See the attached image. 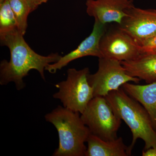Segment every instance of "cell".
I'll return each instance as SVG.
<instances>
[{"label": "cell", "instance_id": "cell-1", "mask_svg": "<svg viewBox=\"0 0 156 156\" xmlns=\"http://www.w3.org/2000/svg\"><path fill=\"white\" fill-rule=\"evenodd\" d=\"M23 36L17 30L0 38L1 45L8 47L11 54L9 61L4 59L0 63V85L5 86L13 82L18 91L26 87L23 78L31 70L37 71L45 81V68L62 57L58 53L47 56L38 54L25 41Z\"/></svg>", "mask_w": 156, "mask_h": 156}, {"label": "cell", "instance_id": "cell-2", "mask_svg": "<svg viewBox=\"0 0 156 156\" xmlns=\"http://www.w3.org/2000/svg\"><path fill=\"white\" fill-rule=\"evenodd\" d=\"M105 97L115 114L125 122L132 133V142L128 146V156L131 155L138 139L144 141V150L156 148V131L147 112L139 102L122 88L112 91Z\"/></svg>", "mask_w": 156, "mask_h": 156}, {"label": "cell", "instance_id": "cell-3", "mask_svg": "<svg viewBox=\"0 0 156 156\" xmlns=\"http://www.w3.org/2000/svg\"><path fill=\"white\" fill-rule=\"evenodd\" d=\"M45 119L53 124L58 132L59 144L53 156L85 155V143L91 133L80 113L58 105L45 115Z\"/></svg>", "mask_w": 156, "mask_h": 156}, {"label": "cell", "instance_id": "cell-4", "mask_svg": "<svg viewBox=\"0 0 156 156\" xmlns=\"http://www.w3.org/2000/svg\"><path fill=\"white\" fill-rule=\"evenodd\" d=\"M89 68L77 70L69 69L67 78L55 85L58 91L53 94L55 99L61 101L66 108L82 114L92 98L93 89L88 81Z\"/></svg>", "mask_w": 156, "mask_h": 156}, {"label": "cell", "instance_id": "cell-5", "mask_svg": "<svg viewBox=\"0 0 156 156\" xmlns=\"http://www.w3.org/2000/svg\"><path fill=\"white\" fill-rule=\"evenodd\" d=\"M81 119L91 134L105 140L118 138L122 120L113 110L105 97H94L89 101Z\"/></svg>", "mask_w": 156, "mask_h": 156}, {"label": "cell", "instance_id": "cell-6", "mask_svg": "<svg viewBox=\"0 0 156 156\" xmlns=\"http://www.w3.org/2000/svg\"><path fill=\"white\" fill-rule=\"evenodd\" d=\"M88 81L94 97H105L126 83H139L140 80L129 75L121 62L103 57L98 58V69L95 73L88 75Z\"/></svg>", "mask_w": 156, "mask_h": 156}, {"label": "cell", "instance_id": "cell-7", "mask_svg": "<svg viewBox=\"0 0 156 156\" xmlns=\"http://www.w3.org/2000/svg\"><path fill=\"white\" fill-rule=\"evenodd\" d=\"M100 48L103 57L120 62L133 60L143 53L140 46L118 25L106 30Z\"/></svg>", "mask_w": 156, "mask_h": 156}, {"label": "cell", "instance_id": "cell-8", "mask_svg": "<svg viewBox=\"0 0 156 156\" xmlns=\"http://www.w3.org/2000/svg\"><path fill=\"white\" fill-rule=\"evenodd\" d=\"M118 26L140 46L146 39L156 34V10L134 6L127 10Z\"/></svg>", "mask_w": 156, "mask_h": 156}, {"label": "cell", "instance_id": "cell-9", "mask_svg": "<svg viewBox=\"0 0 156 156\" xmlns=\"http://www.w3.org/2000/svg\"><path fill=\"white\" fill-rule=\"evenodd\" d=\"M106 24L95 20L93 30L91 34L83 41L77 48L62 56L58 61L48 65L45 68L51 73H55L58 70L66 66L71 62L87 56L103 57L100 48L101 39L106 30Z\"/></svg>", "mask_w": 156, "mask_h": 156}, {"label": "cell", "instance_id": "cell-10", "mask_svg": "<svg viewBox=\"0 0 156 156\" xmlns=\"http://www.w3.org/2000/svg\"><path fill=\"white\" fill-rule=\"evenodd\" d=\"M87 14L103 24L115 22L120 24L126 11L134 6V0H87Z\"/></svg>", "mask_w": 156, "mask_h": 156}, {"label": "cell", "instance_id": "cell-11", "mask_svg": "<svg viewBox=\"0 0 156 156\" xmlns=\"http://www.w3.org/2000/svg\"><path fill=\"white\" fill-rule=\"evenodd\" d=\"M129 75L147 83L156 81V53L145 52L133 60L121 62Z\"/></svg>", "mask_w": 156, "mask_h": 156}, {"label": "cell", "instance_id": "cell-12", "mask_svg": "<svg viewBox=\"0 0 156 156\" xmlns=\"http://www.w3.org/2000/svg\"><path fill=\"white\" fill-rule=\"evenodd\" d=\"M122 88L145 108L156 131V81L144 85L128 83Z\"/></svg>", "mask_w": 156, "mask_h": 156}, {"label": "cell", "instance_id": "cell-13", "mask_svg": "<svg viewBox=\"0 0 156 156\" xmlns=\"http://www.w3.org/2000/svg\"><path fill=\"white\" fill-rule=\"evenodd\" d=\"M85 156H128L127 147L122 138L105 140L95 135L90 134L87 140Z\"/></svg>", "mask_w": 156, "mask_h": 156}, {"label": "cell", "instance_id": "cell-14", "mask_svg": "<svg viewBox=\"0 0 156 156\" xmlns=\"http://www.w3.org/2000/svg\"><path fill=\"white\" fill-rule=\"evenodd\" d=\"M18 30L17 23L8 0L0 1V38Z\"/></svg>", "mask_w": 156, "mask_h": 156}, {"label": "cell", "instance_id": "cell-15", "mask_svg": "<svg viewBox=\"0 0 156 156\" xmlns=\"http://www.w3.org/2000/svg\"><path fill=\"white\" fill-rule=\"evenodd\" d=\"M17 21L20 32L24 35L27 28V18L30 9L24 0H8Z\"/></svg>", "mask_w": 156, "mask_h": 156}, {"label": "cell", "instance_id": "cell-16", "mask_svg": "<svg viewBox=\"0 0 156 156\" xmlns=\"http://www.w3.org/2000/svg\"><path fill=\"white\" fill-rule=\"evenodd\" d=\"M143 53H156V34L146 39L140 45Z\"/></svg>", "mask_w": 156, "mask_h": 156}, {"label": "cell", "instance_id": "cell-17", "mask_svg": "<svg viewBox=\"0 0 156 156\" xmlns=\"http://www.w3.org/2000/svg\"><path fill=\"white\" fill-rule=\"evenodd\" d=\"M27 3L30 9L31 12H33L37 9L40 5L48 2V0H24Z\"/></svg>", "mask_w": 156, "mask_h": 156}, {"label": "cell", "instance_id": "cell-18", "mask_svg": "<svg viewBox=\"0 0 156 156\" xmlns=\"http://www.w3.org/2000/svg\"><path fill=\"white\" fill-rule=\"evenodd\" d=\"M143 156H156V148L151 147L142 151Z\"/></svg>", "mask_w": 156, "mask_h": 156}, {"label": "cell", "instance_id": "cell-19", "mask_svg": "<svg viewBox=\"0 0 156 156\" xmlns=\"http://www.w3.org/2000/svg\"><path fill=\"white\" fill-rule=\"evenodd\" d=\"M0 1H1V0H0Z\"/></svg>", "mask_w": 156, "mask_h": 156}]
</instances>
